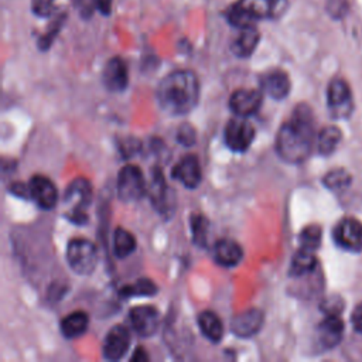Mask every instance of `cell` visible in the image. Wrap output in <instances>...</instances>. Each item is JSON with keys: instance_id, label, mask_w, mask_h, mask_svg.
<instances>
[{"instance_id": "cell-1", "label": "cell", "mask_w": 362, "mask_h": 362, "mask_svg": "<svg viewBox=\"0 0 362 362\" xmlns=\"http://www.w3.org/2000/svg\"><path fill=\"white\" fill-rule=\"evenodd\" d=\"M314 143V119L307 105H298L290 120L281 124L276 136V151L281 160L298 164L307 160Z\"/></svg>"}, {"instance_id": "cell-2", "label": "cell", "mask_w": 362, "mask_h": 362, "mask_svg": "<svg viewBox=\"0 0 362 362\" xmlns=\"http://www.w3.org/2000/svg\"><path fill=\"white\" fill-rule=\"evenodd\" d=\"M160 107L173 116L191 112L199 99V82L194 72L187 69L165 75L157 86Z\"/></svg>"}, {"instance_id": "cell-3", "label": "cell", "mask_w": 362, "mask_h": 362, "mask_svg": "<svg viewBox=\"0 0 362 362\" xmlns=\"http://www.w3.org/2000/svg\"><path fill=\"white\" fill-rule=\"evenodd\" d=\"M288 6V0H238L226 11V20L236 28L255 25L259 20L276 18Z\"/></svg>"}, {"instance_id": "cell-4", "label": "cell", "mask_w": 362, "mask_h": 362, "mask_svg": "<svg viewBox=\"0 0 362 362\" xmlns=\"http://www.w3.org/2000/svg\"><path fill=\"white\" fill-rule=\"evenodd\" d=\"M92 199V187L86 178H75L65 191V204L71 206L66 218L76 223L82 225L88 221L85 209L89 206Z\"/></svg>"}, {"instance_id": "cell-5", "label": "cell", "mask_w": 362, "mask_h": 362, "mask_svg": "<svg viewBox=\"0 0 362 362\" xmlns=\"http://www.w3.org/2000/svg\"><path fill=\"white\" fill-rule=\"evenodd\" d=\"M66 263L76 274H90L98 264L96 246L82 238L69 240L66 246Z\"/></svg>"}, {"instance_id": "cell-6", "label": "cell", "mask_w": 362, "mask_h": 362, "mask_svg": "<svg viewBox=\"0 0 362 362\" xmlns=\"http://www.w3.org/2000/svg\"><path fill=\"white\" fill-rule=\"evenodd\" d=\"M147 191L146 178L141 170L133 164L122 167L117 175V195L123 202L140 199Z\"/></svg>"}, {"instance_id": "cell-7", "label": "cell", "mask_w": 362, "mask_h": 362, "mask_svg": "<svg viewBox=\"0 0 362 362\" xmlns=\"http://www.w3.org/2000/svg\"><path fill=\"white\" fill-rule=\"evenodd\" d=\"M332 239L344 250L361 252L362 250V222L352 216L342 218L334 226Z\"/></svg>"}, {"instance_id": "cell-8", "label": "cell", "mask_w": 362, "mask_h": 362, "mask_svg": "<svg viewBox=\"0 0 362 362\" xmlns=\"http://www.w3.org/2000/svg\"><path fill=\"white\" fill-rule=\"evenodd\" d=\"M223 136L225 143L230 150L242 153L250 147L255 139V129L246 120V117L236 116L235 119H230L228 122Z\"/></svg>"}, {"instance_id": "cell-9", "label": "cell", "mask_w": 362, "mask_h": 362, "mask_svg": "<svg viewBox=\"0 0 362 362\" xmlns=\"http://www.w3.org/2000/svg\"><path fill=\"white\" fill-rule=\"evenodd\" d=\"M327 103L331 115L335 117H346L352 112L351 88L344 79L335 78L329 82L327 88Z\"/></svg>"}, {"instance_id": "cell-10", "label": "cell", "mask_w": 362, "mask_h": 362, "mask_svg": "<svg viewBox=\"0 0 362 362\" xmlns=\"http://www.w3.org/2000/svg\"><path fill=\"white\" fill-rule=\"evenodd\" d=\"M130 345V332L123 325H115L103 339L102 354L107 361H119L124 356Z\"/></svg>"}, {"instance_id": "cell-11", "label": "cell", "mask_w": 362, "mask_h": 362, "mask_svg": "<svg viewBox=\"0 0 362 362\" xmlns=\"http://www.w3.org/2000/svg\"><path fill=\"white\" fill-rule=\"evenodd\" d=\"M158 317V311L153 305H139L129 313L132 327L140 337H151L157 331Z\"/></svg>"}, {"instance_id": "cell-12", "label": "cell", "mask_w": 362, "mask_h": 362, "mask_svg": "<svg viewBox=\"0 0 362 362\" xmlns=\"http://www.w3.org/2000/svg\"><path fill=\"white\" fill-rule=\"evenodd\" d=\"M262 106V90L257 89H239L232 93L229 99L230 110L240 117L255 115Z\"/></svg>"}, {"instance_id": "cell-13", "label": "cell", "mask_w": 362, "mask_h": 362, "mask_svg": "<svg viewBox=\"0 0 362 362\" xmlns=\"http://www.w3.org/2000/svg\"><path fill=\"white\" fill-rule=\"evenodd\" d=\"M30 197L42 209H51L57 204V188L52 181L44 175H33L30 182Z\"/></svg>"}, {"instance_id": "cell-14", "label": "cell", "mask_w": 362, "mask_h": 362, "mask_svg": "<svg viewBox=\"0 0 362 362\" xmlns=\"http://www.w3.org/2000/svg\"><path fill=\"white\" fill-rule=\"evenodd\" d=\"M102 81H103V85L110 92H122L127 88V82H129L127 66L120 57H112L105 64V68L102 72Z\"/></svg>"}, {"instance_id": "cell-15", "label": "cell", "mask_w": 362, "mask_h": 362, "mask_svg": "<svg viewBox=\"0 0 362 362\" xmlns=\"http://www.w3.org/2000/svg\"><path fill=\"white\" fill-rule=\"evenodd\" d=\"M263 325V313L259 308H249L236 314L230 321V329L240 338H249L260 331Z\"/></svg>"}, {"instance_id": "cell-16", "label": "cell", "mask_w": 362, "mask_h": 362, "mask_svg": "<svg viewBox=\"0 0 362 362\" xmlns=\"http://www.w3.org/2000/svg\"><path fill=\"white\" fill-rule=\"evenodd\" d=\"M344 335V322L338 314H325L317 327V339L324 349L337 346Z\"/></svg>"}, {"instance_id": "cell-17", "label": "cell", "mask_w": 362, "mask_h": 362, "mask_svg": "<svg viewBox=\"0 0 362 362\" xmlns=\"http://www.w3.org/2000/svg\"><path fill=\"white\" fill-rule=\"evenodd\" d=\"M173 177L187 188L198 187L202 180V171L197 156L188 154L184 158H181L173 170Z\"/></svg>"}, {"instance_id": "cell-18", "label": "cell", "mask_w": 362, "mask_h": 362, "mask_svg": "<svg viewBox=\"0 0 362 362\" xmlns=\"http://www.w3.org/2000/svg\"><path fill=\"white\" fill-rule=\"evenodd\" d=\"M262 90H264L270 98L280 100L284 99L290 93V78L284 71L274 69L269 71L260 78Z\"/></svg>"}, {"instance_id": "cell-19", "label": "cell", "mask_w": 362, "mask_h": 362, "mask_svg": "<svg viewBox=\"0 0 362 362\" xmlns=\"http://www.w3.org/2000/svg\"><path fill=\"white\" fill-rule=\"evenodd\" d=\"M150 199L153 205L160 211V212H167L170 209V197H171V189L167 187V182L164 180V175L160 168H154L151 174V181L147 188Z\"/></svg>"}, {"instance_id": "cell-20", "label": "cell", "mask_w": 362, "mask_h": 362, "mask_svg": "<svg viewBox=\"0 0 362 362\" xmlns=\"http://www.w3.org/2000/svg\"><path fill=\"white\" fill-rule=\"evenodd\" d=\"M239 34L238 37L233 40L232 42V52L239 57V58H247L253 54V51L256 49L259 40H260V33L257 31V28L255 25H249V27H243L239 28Z\"/></svg>"}, {"instance_id": "cell-21", "label": "cell", "mask_w": 362, "mask_h": 362, "mask_svg": "<svg viewBox=\"0 0 362 362\" xmlns=\"http://www.w3.org/2000/svg\"><path fill=\"white\" fill-rule=\"evenodd\" d=\"M242 256H243L242 247L239 246V243H236L232 239H219L215 243L214 257L216 263L222 266H226V267L236 266L242 260Z\"/></svg>"}, {"instance_id": "cell-22", "label": "cell", "mask_w": 362, "mask_h": 362, "mask_svg": "<svg viewBox=\"0 0 362 362\" xmlns=\"http://www.w3.org/2000/svg\"><path fill=\"white\" fill-rule=\"evenodd\" d=\"M198 327L211 342H219L223 337V324L214 311H202L198 315Z\"/></svg>"}, {"instance_id": "cell-23", "label": "cell", "mask_w": 362, "mask_h": 362, "mask_svg": "<svg viewBox=\"0 0 362 362\" xmlns=\"http://www.w3.org/2000/svg\"><path fill=\"white\" fill-rule=\"evenodd\" d=\"M89 324V317L83 311H74L61 321V332L65 338L74 339L82 335Z\"/></svg>"}, {"instance_id": "cell-24", "label": "cell", "mask_w": 362, "mask_h": 362, "mask_svg": "<svg viewBox=\"0 0 362 362\" xmlns=\"http://www.w3.org/2000/svg\"><path fill=\"white\" fill-rule=\"evenodd\" d=\"M315 266H317V257L314 255V250L300 247L291 259L290 274L294 277H300L307 273H311L315 269Z\"/></svg>"}, {"instance_id": "cell-25", "label": "cell", "mask_w": 362, "mask_h": 362, "mask_svg": "<svg viewBox=\"0 0 362 362\" xmlns=\"http://www.w3.org/2000/svg\"><path fill=\"white\" fill-rule=\"evenodd\" d=\"M342 139V132L337 126L324 127L317 137V148L322 156H329L335 151L337 146Z\"/></svg>"}, {"instance_id": "cell-26", "label": "cell", "mask_w": 362, "mask_h": 362, "mask_svg": "<svg viewBox=\"0 0 362 362\" xmlns=\"http://www.w3.org/2000/svg\"><path fill=\"white\" fill-rule=\"evenodd\" d=\"M136 249V239L134 236L123 229V228H116L113 232V253L119 259H124L129 255H132Z\"/></svg>"}, {"instance_id": "cell-27", "label": "cell", "mask_w": 362, "mask_h": 362, "mask_svg": "<svg viewBox=\"0 0 362 362\" xmlns=\"http://www.w3.org/2000/svg\"><path fill=\"white\" fill-rule=\"evenodd\" d=\"M208 229H209V223L205 216H202V215L191 216V233H192V240L197 246H199V247L206 246Z\"/></svg>"}, {"instance_id": "cell-28", "label": "cell", "mask_w": 362, "mask_h": 362, "mask_svg": "<svg viewBox=\"0 0 362 362\" xmlns=\"http://www.w3.org/2000/svg\"><path fill=\"white\" fill-rule=\"evenodd\" d=\"M65 20H66V16H65L64 13L57 14V16L52 18V21H51L49 25H48V30H47V31L40 37V40H38V47H40L41 49H48V48H49V45L52 44V41L55 40V37H57L58 33L61 31V28H62Z\"/></svg>"}, {"instance_id": "cell-29", "label": "cell", "mask_w": 362, "mask_h": 362, "mask_svg": "<svg viewBox=\"0 0 362 362\" xmlns=\"http://www.w3.org/2000/svg\"><path fill=\"white\" fill-rule=\"evenodd\" d=\"M322 182L331 191H341L351 184V175L345 170L338 168L327 173Z\"/></svg>"}, {"instance_id": "cell-30", "label": "cell", "mask_w": 362, "mask_h": 362, "mask_svg": "<svg viewBox=\"0 0 362 362\" xmlns=\"http://www.w3.org/2000/svg\"><path fill=\"white\" fill-rule=\"evenodd\" d=\"M157 291L156 284L148 279H139L130 286H126L122 290V296L124 297H136V296H154Z\"/></svg>"}, {"instance_id": "cell-31", "label": "cell", "mask_w": 362, "mask_h": 362, "mask_svg": "<svg viewBox=\"0 0 362 362\" xmlns=\"http://www.w3.org/2000/svg\"><path fill=\"white\" fill-rule=\"evenodd\" d=\"M321 245V228L318 225H310L300 233V247L315 250Z\"/></svg>"}, {"instance_id": "cell-32", "label": "cell", "mask_w": 362, "mask_h": 362, "mask_svg": "<svg viewBox=\"0 0 362 362\" xmlns=\"http://www.w3.org/2000/svg\"><path fill=\"white\" fill-rule=\"evenodd\" d=\"M348 10H349L348 0H325V11L334 20L344 18Z\"/></svg>"}, {"instance_id": "cell-33", "label": "cell", "mask_w": 362, "mask_h": 362, "mask_svg": "<svg viewBox=\"0 0 362 362\" xmlns=\"http://www.w3.org/2000/svg\"><path fill=\"white\" fill-rule=\"evenodd\" d=\"M72 4L82 18H90L99 7V0H72Z\"/></svg>"}, {"instance_id": "cell-34", "label": "cell", "mask_w": 362, "mask_h": 362, "mask_svg": "<svg viewBox=\"0 0 362 362\" xmlns=\"http://www.w3.org/2000/svg\"><path fill=\"white\" fill-rule=\"evenodd\" d=\"M31 11L37 17H49L54 13V0H31Z\"/></svg>"}, {"instance_id": "cell-35", "label": "cell", "mask_w": 362, "mask_h": 362, "mask_svg": "<svg viewBox=\"0 0 362 362\" xmlns=\"http://www.w3.org/2000/svg\"><path fill=\"white\" fill-rule=\"evenodd\" d=\"M177 139L181 144L184 146H191L194 144L195 141V130L194 127H191L189 124H182L180 129H178V133H177Z\"/></svg>"}, {"instance_id": "cell-36", "label": "cell", "mask_w": 362, "mask_h": 362, "mask_svg": "<svg viewBox=\"0 0 362 362\" xmlns=\"http://www.w3.org/2000/svg\"><path fill=\"white\" fill-rule=\"evenodd\" d=\"M351 324L354 329L362 335V303L354 308L351 314Z\"/></svg>"}, {"instance_id": "cell-37", "label": "cell", "mask_w": 362, "mask_h": 362, "mask_svg": "<svg viewBox=\"0 0 362 362\" xmlns=\"http://www.w3.org/2000/svg\"><path fill=\"white\" fill-rule=\"evenodd\" d=\"M112 4L113 0H99L98 11H100L103 16H109L112 13Z\"/></svg>"}, {"instance_id": "cell-38", "label": "cell", "mask_w": 362, "mask_h": 362, "mask_svg": "<svg viewBox=\"0 0 362 362\" xmlns=\"http://www.w3.org/2000/svg\"><path fill=\"white\" fill-rule=\"evenodd\" d=\"M147 359H148V356H147V354L144 352V349H143L141 346H139V348L134 351L133 356H132V361H136V362H139V361H147Z\"/></svg>"}]
</instances>
